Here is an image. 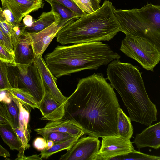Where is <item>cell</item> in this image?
I'll return each mask as SVG.
<instances>
[{"instance_id": "1", "label": "cell", "mask_w": 160, "mask_h": 160, "mask_svg": "<svg viewBox=\"0 0 160 160\" xmlns=\"http://www.w3.org/2000/svg\"><path fill=\"white\" fill-rule=\"evenodd\" d=\"M64 105L61 120L77 126L85 134L98 138L117 135L120 105L114 89L102 73L80 79Z\"/></svg>"}, {"instance_id": "2", "label": "cell", "mask_w": 160, "mask_h": 160, "mask_svg": "<svg viewBox=\"0 0 160 160\" xmlns=\"http://www.w3.org/2000/svg\"><path fill=\"white\" fill-rule=\"evenodd\" d=\"M107 79L118 93L131 121L146 126L157 120L156 105L146 92L142 73L136 66L115 59L108 64Z\"/></svg>"}, {"instance_id": "3", "label": "cell", "mask_w": 160, "mask_h": 160, "mask_svg": "<svg viewBox=\"0 0 160 160\" xmlns=\"http://www.w3.org/2000/svg\"><path fill=\"white\" fill-rule=\"evenodd\" d=\"M120 56L101 42L57 46L45 57L47 66L56 78L85 70H97Z\"/></svg>"}, {"instance_id": "4", "label": "cell", "mask_w": 160, "mask_h": 160, "mask_svg": "<svg viewBox=\"0 0 160 160\" xmlns=\"http://www.w3.org/2000/svg\"><path fill=\"white\" fill-rule=\"evenodd\" d=\"M112 3L105 0L95 12L69 21L57 34V41L62 45L109 41L119 32Z\"/></svg>"}, {"instance_id": "5", "label": "cell", "mask_w": 160, "mask_h": 160, "mask_svg": "<svg viewBox=\"0 0 160 160\" xmlns=\"http://www.w3.org/2000/svg\"><path fill=\"white\" fill-rule=\"evenodd\" d=\"M114 14L125 35L145 38L160 48V6L148 3L140 9H116Z\"/></svg>"}, {"instance_id": "6", "label": "cell", "mask_w": 160, "mask_h": 160, "mask_svg": "<svg viewBox=\"0 0 160 160\" xmlns=\"http://www.w3.org/2000/svg\"><path fill=\"white\" fill-rule=\"evenodd\" d=\"M120 50L148 70L153 72L160 60V48L148 40L126 35L121 41Z\"/></svg>"}, {"instance_id": "7", "label": "cell", "mask_w": 160, "mask_h": 160, "mask_svg": "<svg viewBox=\"0 0 160 160\" xmlns=\"http://www.w3.org/2000/svg\"><path fill=\"white\" fill-rule=\"evenodd\" d=\"M21 89L32 95L39 103L42 99L45 87L41 72L34 62L28 64H17Z\"/></svg>"}, {"instance_id": "8", "label": "cell", "mask_w": 160, "mask_h": 160, "mask_svg": "<svg viewBox=\"0 0 160 160\" xmlns=\"http://www.w3.org/2000/svg\"><path fill=\"white\" fill-rule=\"evenodd\" d=\"M101 144L95 160H110L135 150L130 139L118 135L103 137Z\"/></svg>"}, {"instance_id": "9", "label": "cell", "mask_w": 160, "mask_h": 160, "mask_svg": "<svg viewBox=\"0 0 160 160\" xmlns=\"http://www.w3.org/2000/svg\"><path fill=\"white\" fill-rule=\"evenodd\" d=\"M98 138L89 135L79 138L60 160H95L100 147Z\"/></svg>"}, {"instance_id": "10", "label": "cell", "mask_w": 160, "mask_h": 160, "mask_svg": "<svg viewBox=\"0 0 160 160\" xmlns=\"http://www.w3.org/2000/svg\"><path fill=\"white\" fill-rule=\"evenodd\" d=\"M55 22L46 28L36 33L28 32L35 57L42 56L54 38L65 24Z\"/></svg>"}, {"instance_id": "11", "label": "cell", "mask_w": 160, "mask_h": 160, "mask_svg": "<svg viewBox=\"0 0 160 160\" xmlns=\"http://www.w3.org/2000/svg\"><path fill=\"white\" fill-rule=\"evenodd\" d=\"M2 8L9 10L18 22L32 12L43 8L42 0H1Z\"/></svg>"}, {"instance_id": "12", "label": "cell", "mask_w": 160, "mask_h": 160, "mask_svg": "<svg viewBox=\"0 0 160 160\" xmlns=\"http://www.w3.org/2000/svg\"><path fill=\"white\" fill-rule=\"evenodd\" d=\"M38 109L42 116L40 118L41 120H60L64 115V104L57 102L46 88L44 95L39 103Z\"/></svg>"}, {"instance_id": "13", "label": "cell", "mask_w": 160, "mask_h": 160, "mask_svg": "<svg viewBox=\"0 0 160 160\" xmlns=\"http://www.w3.org/2000/svg\"><path fill=\"white\" fill-rule=\"evenodd\" d=\"M35 62L41 72L45 88L53 97L61 104H64L68 97L63 95L56 83L57 78L48 68L42 56L35 57Z\"/></svg>"}, {"instance_id": "14", "label": "cell", "mask_w": 160, "mask_h": 160, "mask_svg": "<svg viewBox=\"0 0 160 160\" xmlns=\"http://www.w3.org/2000/svg\"><path fill=\"white\" fill-rule=\"evenodd\" d=\"M139 150L146 147L158 149L160 147V122L149 126L137 133L132 142Z\"/></svg>"}, {"instance_id": "15", "label": "cell", "mask_w": 160, "mask_h": 160, "mask_svg": "<svg viewBox=\"0 0 160 160\" xmlns=\"http://www.w3.org/2000/svg\"><path fill=\"white\" fill-rule=\"evenodd\" d=\"M14 58L17 64H28L33 62L35 56L28 32L25 31L13 46Z\"/></svg>"}, {"instance_id": "16", "label": "cell", "mask_w": 160, "mask_h": 160, "mask_svg": "<svg viewBox=\"0 0 160 160\" xmlns=\"http://www.w3.org/2000/svg\"><path fill=\"white\" fill-rule=\"evenodd\" d=\"M34 131L44 138L49 133L52 132H67L73 137H75L82 131L77 126L61 119L50 121L46 124L44 128H37L35 129Z\"/></svg>"}, {"instance_id": "17", "label": "cell", "mask_w": 160, "mask_h": 160, "mask_svg": "<svg viewBox=\"0 0 160 160\" xmlns=\"http://www.w3.org/2000/svg\"><path fill=\"white\" fill-rule=\"evenodd\" d=\"M0 109L13 128L19 127L18 102L8 92L6 98L0 101Z\"/></svg>"}, {"instance_id": "18", "label": "cell", "mask_w": 160, "mask_h": 160, "mask_svg": "<svg viewBox=\"0 0 160 160\" xmlns=\"http://www.w3.org/2000/svg\"><path fill=\"white\" fill-rule=\"evenodd\" d=\"M60 20L59 15L51 9L49 12H43L30 26H26L25 30L30 33L38 32L48 28L55 22Z\"/></svg>"}, {"instance_id": "19", "label": "cell", "mask_w": 160, "mask_h": 160, "mask_svg": "<svg viewBox=\"0 0 160 160\" xmlns=\"http://www.w3.org/2000/svg\"><path fill=\"white\" fill-rule=\"evenodd\" d=\"M0 135L11 150L19 151L22 147V143L10 124L0 125Z\"/></svg>"}, {"instance_id": "20", "label": "cell", "mask_w": 160, "mask_h": 160, "mask_svg": "<svg viewBox=\"0 0 160 160\" xmlns=\"http://www.w3.org/2000/svg\"><path fill=\"white\" fill-rule=\"evenodd\" d=\"M131 121L122 110H118L117 124V135L130 139L133 133V128Z\"/></svg>"}, {"instance_id": "21", "label": "cell", "mask_w": 160, "mask_h": 160, "mask_svg": "<svg viewBox=\"0 0 160 160\" xmlns=\"http://www.w3.org/2000/svg\"><path fill=\"white\" fill-rule=\"evenodd\" d=\"M84 134V132L82 131L76 137L71 138L62 142L54 143L53 146L50 149L48 150L44 149L41 151V158L47 159L53 154L60 151L65 150L67 151L69 150L80 138Z\"/></svg>"}, {"instance_id": "22", "label": "cell", "mask_w": 160, "mask_h": 160, "mask_svg": "<svg viewBox=\"0 0 160 160\" xmlns=\"http://www.w3.org/2000/svg\"><path fill=\"white\" fill-rule=\"evenodd\" d=\"M12 97L23 104L33 109H39V103L26 91L18 88L12 87L6 91Z\"/></svg>"}, {"instance_id": "23", "label": "cell", "mask_w": 160, "mask_h": 160, "mask_svg": "<svg viewBox=\"0 0 160 160\" xmlns=\"http://www.w3.org/2000/svg\"><path fill=\"white\" fill-rule=\"evenodd\" d=\"M48 2L51 7V9L59 16L61 23L66 24L70 20L77 19L79 17L68 8L53 0H44Z\"/></svg>"}, {"instance_id": "24", "label": "cell", "mask_w": 160, "mask_h": 160, "mask_svg": "<svg viewBox=\"0 0 160 160\" xmlns=\"http://www.w3.org/2000/svg\"><path fill=\"white\" fill-rule=\"evenodd\" d=\"M160 160L158 156L150 155L134 150L123 155L115 157L110 160Z\"/></svg>"}, {"instance_id": "25", "label": "cell", "mask_w": 160, "mask_h": 160, "mask_svg": "<svg viewBox=\"0 0 160 160\" xmlns=\"http://www.w3.org/2000/svg\"><path fill=\"white\" fill-rule=\"evenodd\" d=\"M86 14L99 8L101 0H71Z\"/></svg>"}, {"instance_id": "26", "label": "cell", "mask_w": 160, "mask_h": 160, "mask_svg": "<svg viewBox=\"0 0 160 160\" xmlns=\"http://www.w3.org/2000/svg\"><path fill=\"white\" fill-rule=\"evenodd\" d=\"M8 65L0 60V92L7 91L13 87L8 78Z\"/></svg>"}, {"instance_id": "27", "label": "cell", "mask_w": 160, "mask_h": 160, "mask_svg": "<svg viewBox=\"0 0 160 160\" xmlns=\"http://www.w3.org/2000/svg\"><path fill=\"white\" fill-rule=\"evenodd\" d=\"M0 60L6 63L8 66H17L14 56L0 44Z\"/></svg>"}, {"instance_id": "28", "label": "cell", "mask_w": 160, "mask_h": 160, "mask_svg": "<svg viewBox=\"0 0 160 160\" xmlns=\"http://www.w3.org/2000/svg\"><path fill=\"white\" fill-rule=\"evenodd\" d=\"M73 137L67 132H50L44 138L46 141L51 140L54 143L62 142Z\"/></svg>"}, {"instance_id": "29", "label": "cell", "mask_w": 160, "mask_h": 160, "mask_svg": "<svg viewBox=\"0 0 160 160\" xmlns=\"http://www.w3.org/2000/svg\"><path fill=\"white\" fill-rule=\"evenodd\" d=\"M68 8L81 17L86 15L74 2L71 0H53Z\"/></svg>"}, {"instance_id": "30", "label": "cell", "mask_w": 160, "mask_h": 160, "mask_svg": "<svg viewBox=\"0 0 160 160\" xmlns=\"http://www.w3.org/2000/svg\"><path fill=\"white\" fill-rule=\"evenodd\" d=\"M26 27L23 23H21L18 25L12 26L11 40L13 46L18 38L24 33Z\"/></svg>"}, {"instance_id": "31", "label": "cell", "mask_w": 160, "mask_h": 160, "mask_svg": "<svg viewBox=\"0 0 160 160\" xmlns=\"http://www.w3.org/2000/svg\"><path fill=\"white\" fill-rule=\"evenodd\" d=\"M14 129L22 143V147L19 151H24L25 150L29 148L30 147V145L28 143L29 140L27 138L25 132L19 127Z\"/></svg>"}, {"instance_id": "32", "label": "cell", "mask_w": 160, "mask_h": 160, "mask_svg": "<svg viewBox=\"0 0 160 160\" xmlns=\"http://www.w3.org/2000/svg\"><path fill=\"white\" fill-rule=\"evenodd\" d=\"M0 44L14 56V48L11 41L5 36L0 28Z\"/></svg>"}, {"instance_id": "33", "label": "cell", "mask_w": 160, "mask_h": 160, "mask_svg": "<svg viewBox=\"0 0 160 160\" xmlns=\"http://www.w3.org/2000/svg\"><path fill=\"white\" fill-rule=\"evenodd\" d=\"M3 14L5 18L6 22L12 26L18 25L20 24L18 22L10 11L7 9L3 8Z\"/></svg>"}, {"instance_id": "34", "label": "cell", "mask_w": 160, "mask_h": 160, "mask_svg": "<svg viewBox=\"0 0 160 160\" xmlns=\"http://www.w3.org/2000/svg\"><path fill=\"white\" fill-rule=\"evenodd\" d=\"M12 26L8 23L5 21H0V28L1 29L7 38L11 41Z\"/></svg>"}, {"instance_id": "35", "label": "cell", "mask_w": 160, "mask_h": 160, "mask_svg": "<svg viewBox=\"0 0 160 160\" xmlns=\"http://www.w3.org/2000/svg\"><path fill=\"white\" fill-rule=\"evenodd\" d=\"M46 143V141L44 138L38 137L34 140L33 145L35 149L41 151L45 149Z\"/></svg>"}, {"instance_id": "36", "label": "cell", "mask_w": 160, "mask_h": 160, "mask_svg": "<svg viewBox=\"0 0 160 160\" xmlns=\"http://www.w3.org/2000/svg\"><path fill=\"white\" fill-rule=\"evenodd\" d=\"M5 124H10V123L5 114L0 109V125Z\"/></svg>"}, {"instance_id": "37", "label": "cell", "mask_w": 160, "mask_h": 160, "mask_svg": "<svg viewBox=\"0 0 160 160\" xmlns=\"http://www.w3.org/2000/svg\"><path fill=\"white\" fill-rule=\"evenodd\" d=\"M0 156L7 158L10 156L9 152L0 144Z\"/></svg>"}, {"instance_id": "38", "label": "cell", "mask_w": 160, "mask_h": 160, "mask_svg": "<svg viewBox=\"0 0 160 160\" xmlns=\"http://www.w3.org/2000/svg\"><path fill=\"white\" fill-rule=\"evenodd\" d=\"M32 22V17L28 15L26 16L23 19V23L26 26H30Z\"/></svg>"}, {"instance_id": "39", "label": "cell", "mask_w": 160, "mask_h": 160, "mask_svg": "<svg viewBox=\"0 0 160 160\" xmlns=\"http://www.w3.org/2000/svg\"><path fill=\"white\" fill-rule=\"evenodd\" d=\"M41 160L42 158L40 157L37 154L33 155L31 156L28 157H25L22 160Z\"/></svg>"}, {"instance_id": "40", "label": "cell", "mask_w": 160, "mask_h": 160, "mask_svg": "<svg viewBox=\"0 0 160 160\" xmlns=\"http://www.w3.org/2000/svg\"><path fill=\"white\" fill-rule=\"evenodd\" d=\"M47 143L45 147V150H48L52 147L54 144L53 142L51 140H47L46 141Z\"/></svg>"}, {"instance_id": "41", "label": "cell", "mask_w": 160, "mask_h": 160, "mask_svg": "<svg viewBox=\"0 0 160 160\" xmlns=\"http://www.w3.org/2000/svg\"><path fill=\"white\" fill-rule=\"evenodd\" d=\"M5 18L3 14V9L2 8L0 7V21H5Z\"/></svg>"}]
</instances>
